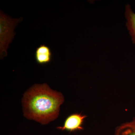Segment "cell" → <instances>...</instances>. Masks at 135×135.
<instances>
[{
	"instance_id": "cell-1",
	"label": "cell",
	"mask_w": 135,
	"mask_h": 135,
	"mask_svg": "<svg viewBox=\"0 0 135 135\" xmlns=\"http://www.w3.org/2000/svg\"><path fill=\"white\" fill-rule=\"evenodd\" d=\"M64 100L61 93L51 89L46 84H37L25 95V114L29 119L46 124L57 117Z\"/></svg>"
},
{
	"instance_id": "cell-2",
	"label": "cell",
	"mask_w": 135,
	"mask_h": 135,
	"mask_svg": "<svg viewBox=\"0 0 135 135\" xmlns=\"http://www.w3.org/2000/svg\"><path fill=\"white\" fill-rule=\"evenodd\" d=\"M20 18L13 19L1 11L0 14V52L1 59L7 55V50L14 38L15 27L21 21Z\"/></svg>"
},
{
	"instance_id": "cell-3",
	"label": "cell",
	"mask_w": 135,
	"mask_h": 135,
	"mask_svg": "<svg viewBox=\"0 0 135 135\" xmlns=\"http://www.w3.org/2000/svg\"><path fill=\"white\" fill-rule=\"evenodd\" d=\"M86 117L81 114L74 113L68 116L65 122L63 127H58V129L66 130L70 132L83 130L82 127L84 119Z\"/></svg>"
},
{
	"instance_id": "cell-4",
	"label": "cell",
	"mask_w": 135,
	"mask_h": 135,
	"mask_svg": "<svg viewBox=\"0 0 135 135\" xmlns=\"http://www.w3.org/2000/svg\"><path fill=\"white\" fill-rule=\"evenodd\" d=\"M35 58L36 62L39 64H46L50 62L52 58L50 48L45 45H41L36 48Z\"/></svg>"
},
{
	"instance_id": "cell-5",
	"label": "cell",
	"mask_w": 135,
	"mask_h": 135,
	"mask_svg": "<svg viewBox=\"0 0 135 135\" xmlns=\"http://www.w3.org/2000/svg\"><path fill=\"white\" fill-rule=\"evenodd\" d=\"M125 15L127 20V27L133 43L135 44V13L133 12L130 5L126 6Z\"/></svg>"
},
{
	"instance_id": "cell-6",
	"label": "cell",
	"mask_w": 135,
	"mask_h": 135,
	"mask_svg": "<svg viewBox=\"0 0 135 135\" xmlns=\"http://www.w3.org/2000/svg\"><path fill=\"white\" fill-rule=\"evenodd\" d=\"M114 135H135V119L118 127Z\"/></svg>"
}]
</instances>
